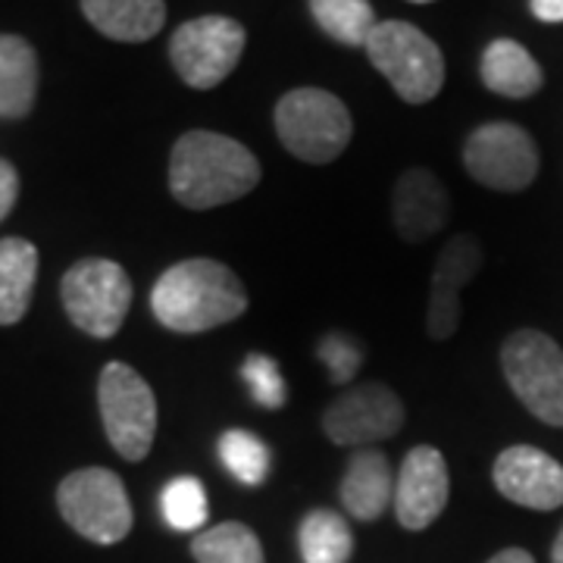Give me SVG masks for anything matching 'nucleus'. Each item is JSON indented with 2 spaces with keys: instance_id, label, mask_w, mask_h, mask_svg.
I'll return each mask as SVG.
<instances>
[{
  "instance_id": "obj_1",
  "label": "nucleus",
  "mask_w": 563,
  "mask_h": 563,
  "mask_svg": "<svg viewBox=\"0 0 563 563\" xmlns=\"http://www.w3.org/2000/svg\"><path fill=\"white\" fill-rule=\"evenodd\" d=\"M261 161L242 141L195 129L169 154V191L188 210H213L251 195L261 185Z\"/></svg>"
},
{
  "instance_id": "obj_2",
  "label": "nucleus",
  "mask_w": 563,
  "mask_h": 563,
  "mask_svg": "<svg viewBox=\"0 0 563 563\" xmlns=\"http://www.w3.org/2000/svg\"><path fill=\"white\" fill-rule=\"evenodd\" d=\"M151 310L169 332L198 335L239 320L247 310V291L235 269L210 257H191L163 273L151 291Z\"/></svg>"
},
{
  "instance_id": "obj_3",
  "label": "nucleus",
  "mask_w": 563,
  "mask_h": 563,
  "mask_svg": "<svg viewBox=\"0 0 563 563\" xmlns=\"http://www.w3.org/2000/svg\"><path fill=\"white\" fill-rule=\"evenodd\" d=\"M276 135L291 157L322 166L347 151L354 122L332 91L295 88L276 103Z\"/></svg>"
},
{
  "instance_id": "obj_4",
  "label": "nucleus",
  "mask_w": 563,
  "mask_h": 563,
  "mask_svg": "<svg viewBox=\"0 0 563 563\" xmlns=\"http://www.w3.org/2000/svg\"><path fill=\"white\" fill-rule=\"evenodd\" d=\"M366 57L407 103L432 101L444 85V57L422 29L401 20L379 22L366 38Z\"/></svg>"
},
{
  "instance_id": "obj_5",
  "label": "nucleus",
  "mask_w": 563,
  "mask_h": 563,
  "mask_svg": "<svg viewBox=\"0 0 563 563\" xmlns=\"http://www.w3.org/2000/svg\"><path fill=\"white\" fill-rule=\"evenodd\" d=\"M510 391L536 420L563 429V347L542 329H517L501 347Z\"/></svg>"
},
{
  "instance_id": "obj_6",
  "label": "nucleus",
  "mask_w": 563,
  "mask_h": 563,
  "mask_svg": "<svg viewBox=\"0 0 563 563\" xmlns=\"http://www.w3.org/2000/svg\"><path fill=\"white\" fill-rule=\"evenodd\" d=\"M98 404L113 451L122 461H144L157 435V398L147 379L129 363H107L98 383Z\"/></svg>"
},
{
  "instance_id": "obj_7",
  "label": "nucleus",
  "mask_w": 563,
  "mask_h": 563,
  "mask_svg": "<svg viewBox=\"0 0 563 563\" xmlns=\"http://www.w3.org/2000/svg\"><path fill=\"white\" fill-rule=\"evenodd\" d=\"M66 317L91 339H113L132 307V279L117 261L85 257L66 269L60 285Z\"/></svg>"
},
{
  "instance_id": "obj_8",
  "label": "nucleus",
  "mask_w": 563,
  "mask_h": 563,
  "mask_svg": "<svg viewBox=\"0 0 563 563\" xmlns=\"http://www.w3.org/2000/svg\"><path fill=\"white\" fill-rule=\"evenodd\" d=\"M63 520L95 544H117L132 532V504L113 470L88 466L69 473L57 488Z\"/></svg>"
},
{
  "instance_id": "obj_9",
  "label": "nucleus",
  "mask_w": 563,
  "mask_h": 563,
  "mask_svg": "<svg viewBox=\"0 0 563 563\" xmlns=\"http://www.w3.org/2000/svg\"><path fill=\"white\" fill-rule=\"evenodd\" d=\"M242 22L229 16H198L181 22L169 41V60L188 88L210 91L232 76L244 54Z\"/></svg>"
},
{
  "instance_id": "obj_10",
  "label": "nucleus",
  "mask_w": 563,
  "mask_h": 563,
  "mask_svg": "<svg viewBox=\"0 0 563 563\" xmlns=\"http://www.w3.org/2000/svg\"><path fill=\"white\" fill-rule=\"evenodd\" d=\"M470 179L492 191H526L539 176V147L517 122H485L463 144Z\"/></svg>"
},
{
  "instance_id": "obj_11",
  "label": "nucleus",
  "mask_w": 563,
  "mask_h": 563,
  "mask_svg": "<svg viewBox=\"0 0 563 563\" xmlns=\"http://www.w3.org/2000/svg\"><path fill=\"white\" fill-rule=\"evenodd\" d=\"M404 404L388 385H357L339 395L322 413V432L342 448H366L398 435Z\"/></svg>"
},
{
  "instance_id": "obj_12",
  "label": "nucleus",
  "mask_w": 563,
  "mask_h": 563,
  "mask_svg": "<svg viewBox=\"0 0 563 563\" xmlns=\"http://www.w3.org/2000/svg\"><path fill=\"white\" fill-rule=\"evenodd\" d=\"M451 498V476L442 451L432 444L413 448L395 479V514L407 532H422L442 517Z\"/></svg>"
},
{
  "instance_id": "obj_13",
  "label": "nucleus",
  "mask_w": 563,
  "mask_h": 563,
  "mask_svg": "<svg viewBox=\"0 0 563 563\" xmlns=\"http://www.w3.org/2000/svg\"><path fill=\"white\" fill-rule=\"evenodd\" d=\"M483 269V244L476 235H454L444 244L432 269V291L426 310V332L435 342L454 339L461 325V291Z\"/></svg>"
},
{
  "instance_id": "obj_14",
  "label": "nucleus",
  "mask_w": 563,
  "mask_h": 563,
  "mask_svg": "<svg viewBox=\"0 0 563 563\" xmlns=\"http://www.w3.org/2000/svg\"><path fill=\"white\" fill-rule=\"evenodd\" d=\"M492 483L507 501L529 510H558L563 504V463L532 444L504 448L492 466Z\"/></svg>"
},
{
  "instance_id": "obj_15",
  "label": "nucleus",
  "mask_w": 563,
  "mask_h": 563,
  "mask_svg": "<svg viewBox=\"0 0 563 563\" xmlns=\"http://www.w3.org/2000/svg\"><path fill=\"white\" fill-rule=\"evenodd\" d=\"M391 220L404 242L422 244L439 235L451 220V195L435 173L407 169L395 181L391 195Z\"/></svg>"
},
{
  "instance_id": "obj_16",
  "label": "nucleus",
  "mask_w": 563,
  "mask_h": 563,
  "mask_svg": "<svg viewBox=\"0 0 563 563\" xmlns=\"http://www.w3.org/2000/svg\"><path fill=\"white\" fill-rule=\"evenodd\" d=\"M395 501V473L383 451L376 448H361L342 479V504L347 514L361 523L379 520L388 504Z\"/></svg>"
},
{
  "instance_id": "obj_17",
  "label": "nucleus",
  "mask_w": 563,
  "mask_h": 563,
  "mask_svg": "<svg viewBox=\"0 0 563 563\" xmlns=\"http://www.w3.org/2000/svg\"><path fill=\"white\" fill-rule=\"evenodd\" d=\"M479 76L488 91L510 98V101H523L539 95L544 85V73L539 60L526 51L520 41L498 38L492 41L483 51L479 63Z\"/></svg>"
},
{
  "instance_id": "obj_18",
  "label": "nucleus",
  "mask_w": 563,
  "mask_h": 563,
  "mask_svg": "<svg viewBox=\"0 0 563 563\" xmlns=\"http://www.w3.org/2000/svg\"><path fill=\"white\" fill-rule=\"evenodd\" d=\"M81 13L101 35L125 44L154 38L166 25L163 0H81Z\"/></svg>"
},
{
  "instance_id": "obj_19",
  "label": "nucleus",
  "mask_w": 563,
  "mask_h": 563,
  "mask_svg": "<svg viewBox=\"0 0 563 563\" xmlns=\"http://www.w3.org/2000/svg\"><path fill=\"white\" fill-rule=\"evenodd\" d=\"M38 98V54L20 35L0 32V120H22Z\"/></svg>"
},
{
  "instance_id": "obj_20",
  "label": "nucleus",
  "mask_w": 563,
  "mask_h": 563,
  "mask_svg": "<svg viewBox=\"0 0 563 563\" xmlns=\"http://www.w3.org/2000/svg\"><path fill=\"white\" fill-rule=\"evenodd\" d=\"M38 279V247L25 239H0V325H16L29 313Z\"/></svg>"
},
{
  "instance_id": "obj_21",
  "label": "nucleus",
  "mask_w": 563,
  "mask_h": 563,
  "mask_svg": "<svg viewBox=\"0 0 563 563\" xmlns=\"http://www.w3.org/2000/svg\"><path fill=\"white\" fill-rule=\"evenodd\" d=\"M303 563H347L354 554V536L335 510H310L298 529Z\"/></svg>"
},
{
  "instance_id": "obj_22",
  "label": "nucleus",
  "mask_w": 563,
  "mask_h": 563,
  "mask_svg": "<svg viewBox=\"0 0 563 563\" xmlns=\"http://www.w3.org/2000/svg\"><path fill=\"white\" fill-rule=\"evenodd\" d=\"M310 13L329 38L347 47H366V38L379 25L369 0H310Z\"/></svg>"
},
{
  "instance_id": "obj_23",
  "label": "nucleus",
  "mask_w": 563,
  "mask_h": 563,
  "mask_svg": "<svg viewBox=\"0 0 563 563\" xmlns=\"http://www.w3.org/2000/svg\"><path fill=\"white\" fill-rule=\"evenodd\" d=\"M191 554L198 563H266L257 532L244 523L201 529L191 542Z\"/></svg>"
},
{
  "instance_id": "obj_24",
  "label": "nucleus",
  "mask_w": 563,
  "mask_h": 563,
  "mask_svg": "<svg viewBox=\"0 0 563 563\" xmlns=\"http://www.w3.org/2000/svg\"><path fill=\"white\" fill-rule=\"evenodd\" d=\"M220 461L242 485H261L269 476V470H273L269 448L254 432H244V429H229L222 435Z\"/></svg>"
},
{
  "instance_id": "obj_25",
  "label": "nucleus",
  "mask_w": 563,
  "mask_h": 563,
  "mask_svg": "<svg viewBox=\"0 0 563 563\" xmlns=\"http://www.w3.org/2000/svg\"><path fill=\"white\" fill-rule=\"evenodd\" d=\"M163 520L176 532H198L207 526V492L195 476H179L163 488L161 495Z\"/></svg>"
},
{
  "instance_id": "obj_26",
  "label": "nucleus",
  "mask_w": 563,
  "mask_h": 563,
  "mask_svg": "<svg viewBox=\"0 0 563 563\" xmlns=\"http://www.w3.org/2000/svg\"><path fill=\"white\" fill-rule=\"evenodd\" d=\"M242 379L251 391V398L266 410H282L288 401V388L279 373V363L266 354H247L242 363Z\"/></svg>"
},
{
  "instance_id": "obj_27",
  "label": "nucleus",
  "mask_w": 563,
  "mask_h": 563,
  "mask_svg": "<svg viewBox=\"0 0 563 563\" xmlns=\"http://www.w3.org/2000/svg\"><path fill=\"white\" fill-rule=\"evenodd\" d=\"M320 361L325 363L332 383L347 385L357 376V369H361L363 351L361 344L354 342L351 335H344V332H329L320 342Z\"/></svg>"
},
{
  "instance_id": "obj_28",
  "label": "nucleus",
  "mask_w": 563,
  "mask_h": 563,
  "mask_svg": "<svg viewBox=\"0 0 563 563\" xmlns=\"http://www.w3.org/2000/svg\"><path fill=\"white\" fill-rule=\"evenodd\" d=\"M16 201H20V173L13 163L0 157V222L10 217Z\"/></svg>"
},
{
  "instance_id": "obj_29",
  "label": "nucleus",
  "mask_w": 563,
  "mask_h": 563,
  "mask_svg": "<svg viewBox=\"0 0 563 563\" xmlns=\"http://www.w3.org/2000/svg\"><path fill=\"white\" fill-rule=\"evenodd\" d=\"M529 10L539 22L558 25L563 22V0H529Z\"/></svg>"
},
{
  "instance_id": "obj_30",
  "label": "nucleus",
  "mask_w": 563,
  "mask_h": 563,
  "mask_svg": "<svg viewBox=\"0 0 563 563\" xmlns=\"http://www.w3.org/2000/svg\"><path fill=\"white\" fill-rule=\"evenodd\" d=\"M485 563H536V558L529 551H523V548H504V551H498L495 558H488Z\"/></svg>"
},
{
  "instance_id": "obj_31",
  "label": "nucleus",
  "mask_w": 563,
  "mask_h": 563,
  "mask_svg": "<svg viewBox=\"0 0 563 563\" xmlns=\"http://www.w3.org/2000/svg\"><path fill=\"white\" fill-rule=\"evenodd\" d=\"M551 563H563V529L561 536L554 539V548H551Z\"/></svg>"
},
{
  "instance_id": "obj_32",
  "label": "nucleus",
  "mask_w": 563,
  "mask_h": 563,
  "mask_svg": "<svg viewBox=\"0 0 563 563\" xmlns=\"http://www.w3.org/2000/svg\"><path fill=\"white\" fill-rule=\"evenodd\" d=\"M410 3H432V0H410Z\"/></svg>"
}]
</instances>
